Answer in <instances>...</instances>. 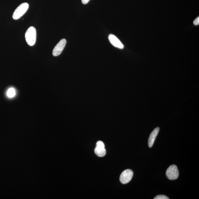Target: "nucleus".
I'll use <instances>...</instances> for the list:
<instances>
[{"label": "nucleus", "instance_id": "1", "mask_svg": "<svg viewBox=\"0 0 199 199\" xmlns=\"http://www.w3.org/2000/svg\"><path fill=\"white\" fill-rule=\"evenodd\" d=\"M25 38L28 45L32 46L35 44L37 34L36 28L34 27H30L28 28L25 33Z\"/></svg>", "mask_w": 199, "mask_h": 199}, {"label": "nucleus", "instance_id": "2", "mask_svg": "<svg viewBox=\"0 0 199 199\" xmlns=\"http://www.w3.org/2000/svg\"><path fill=\"white\" fill-rule=\"evenodd\" d=\"M29 5L27 3H24L17 7L13 15V18L17 20L22 17L26 13L28 9Z\"/></svg>", "mask_w": 199, "mask_h": 199}, {"label": "nucleus", "instance_id": "3", "mask_svg": "<svg viewBox=\"0 0 199 199\" xmlns=\"http://www.w3.org/2000/svg\"><path fill=\"white\" fill-rule=\"evenodd\" d=\"M166 175L171 180H175L179 177V172L176 166L173 165L170 166L166 171Z\"/></svg>", "mask_w": 199, "mask_h": 199}, {"label": "nucleus", "instance_id": "4", "mask_svg": "<svg viewBox=\"0 0 199 199\" xmlns=\"http://www.w3.org/2000/svg\"><path fill=\"white\" fill-rule=\"evenodd\" d=\"M133 176L132 170L127 169L123 171L120 176V181L123 184H126L130 182Z\"/></svg>", "mask_w": 199, "mask_h": 199}, {"label": "nucleus", "instance_id": "5", "mask_svg": "<svg viewBox=\"0 0 199 199\" xmlns=\"http://www.w3.org/2000/svg\"><path fill=\"white\" fill-rule=\"evenodd\" d=\"M66 43L67 40L65 39H63L60 41L54 48L53 52V56L56 57L60 55L64 48Z\"/></svg>", "mask_w": 199, "mask_h": 199}, {"label": "nucleus", "instance_id": "6", "mask_svg": "<svg viewBox=\"0 0 199 199\" xmlns=\"http://www.w3.org/2000/svg\"><path fill=\"white\" fill-rule=\"evenodd\" d=\"M94 152L98 157H103L106 154L105 145L102 141H98L96 143V146Z\"/></svg>", "mask_w": 199, "mask_h": 199}, {"label": "nucleus", "instance_id": "7", "mask_svg": "<svg viewBox=\"0 0 199 199\" xmlns=\"http://www.w3.org/2000/svg\"><path fill=\"white\" fill-rule=\"evenodd\" d=\"M109 39L112 45L114 47L122 49L124 48V45L120 41L115 35L113 34H110L109 36Z\"/></svg>", "mask_w": 199, "mask_h": 199}, {"label": "nucleus", "instance_id": "8", "mask_svg": "<svg viewBox=\"0 0 199 199\" xmlns=\"http://www.w3.org/2000/svg\"><path fill=\"white\" fill-rule=\"evenodd\" d=\"M159 131V127H157L154 129L150 134L148 141V146L149 148H151L153 145L156 136H158Z\"/></svg>", "mask_w": 199, "mask_h": 199}, {"label": "nucleus", "instance_id": "9", "mask_svg": "<svg viewBox=\"0 0 199 199\" xmlns=\"http://www.w3.org/2000/svg\"><path fill=\"white\" fill-rule=\"evenodd\" d=\"M7 95L9 98H12L16 95V91L13 88H10L7 90Z\"/></svg>", "mask_w": 199, "mask_h": 199}, {"label": "nucleus", "instance_id": "10", "mask_svg": "<svg viewBox=\"0 0 199 199\" xmlns=\"http://www.w3.org/2000/svg\"><path fill=\"white\" fill-rule=\"evenodd\" d=\"M154 199H169V198L165 196V195H158L156 196Z\"/></svg>", "mask_w": 199, "mask_h": 199}, {"label": "nucleus", "instance_id": "11", "mask_svg": "<svg viewBox=\"0 0 199 199\" xmlns=\"http://www.w3.org/2000/svg\"><path fill=\"white\" fill-rule=\"evenodd\" d=\"M193 24L195 25H198L199 24V17H197V18L195 19V20H194V22H193Z\"/></svg>", "mask_w": 199, "mask_h": 199}, {"label": "nucleus", "instance_id": "12", "mask_svg": "<svg viewBox=\"0 0 199 199\" xmlns=\"http://www.w3.org/2000/svg\"><path fill=\"white\" fill-rule=\"evenodd\" d=\"M90 1V0H82V2L84 4H86L88 3Z\"/></svg>", "mask_w": 199, "mask_h": 199}]
</instances>
